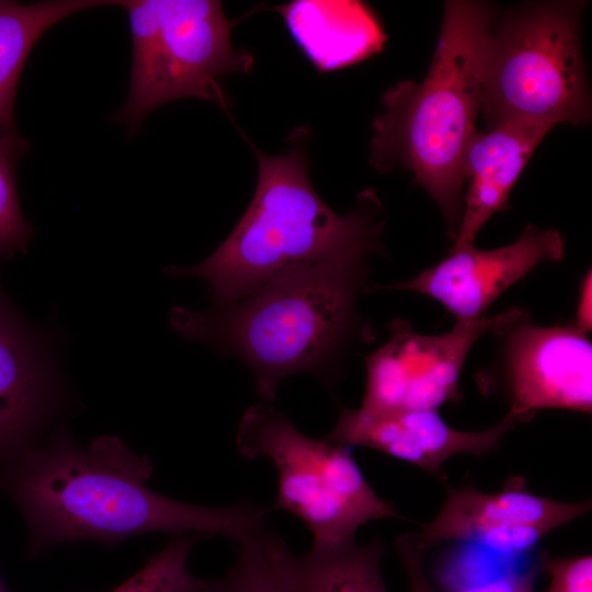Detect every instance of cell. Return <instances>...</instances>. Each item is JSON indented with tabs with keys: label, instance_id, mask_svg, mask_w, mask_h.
<instances>
[{
	"label": "cell",
	"instance_id": "obj_1",
	"mask_svg": "<svg viewBox=\"0 0 592 592\" xmlns=\"http://www.w3.org/2000/svg\"><path fill=\"white\" fill-rule=\"evenodd\" d=\"M147 456L116 436L79 445L64 429L43 447H30L0 468V489L22 511L31 555L61 543L114 545L153 532L223 536L239 543L265 530L267 509L251 501L204 506L148 487Z\"/></svg>",
	"mask_w": 592,
	"mask_h": 592
},
{
	"label": "cell",
	"instance_id": "obj_2",
	"mask_svg": "<svg viewBox=\"0 0 592 592\" xmlns=\"http://www.w3.org/2000/svg\"><path fill=\"white\" fill-rule=\"evenodd\" d=\"M380 250V243H365L295 265L205 311L174 307L170 323L186 339L243 360L259 396L273 402L294 374L325 382L337 375L342 352L365 331L357 301L369 292L367 258Z\"/></svg>",
	"mask_w": 592,
	"mask_h": 592
},
{
	"label": "cell",
	"instance_id": "obj_3",
	"mask_svg": "<svg viewBox=\"0 0 592 592\" xmlns=\"http://www.w3.org/2000/svg\"><path fill=\"white\" fill-rule=\"evenodd\" d=\"M494 15L483 2L447 1L426 76L388 89L385 110L373 122L371 163L382 173L411 172L435 201L453 240L463 216V162L477 132L481 59Z\"/></svg>",
	"mask_w": 592,
	"mask_h": 592
},
{
	"label": "cell",
	"instance_id": "obj_4",
	"mask_svg": "<svg viewBox=\"0 0 592 592\" xmlns=\"http://www.w3.org/2000/svg\"><path fill=\"white\" fill-rule=\"evenodd\" d=\"M308 128L289 137L291 149L267 155L254 146L259 166L252 201L226 240L204 261L167 267L174 276L209 283L214 305L234 301L284 270L351 247L380 242L383 207L366 190L350 213L335 214L310 183Z\"/></svg>",
	"mask_w": 592,
	"mask_h": 592
},
{
	"label": "cell",
	"instance_id": "obj_5",
	"mask_svg": "<svg viewBox=\"0 0 592 592\" xmlns=\"http://www.w3.org/2000/svg\"><path fill=\"white\" fill-rule=\"evenodd\" d=\"M582 1L524 3L494 15L483 46L480 111L487 129L510 121L584 125L591 100Z\"/></svg>",
	"mask_w": 592,
	"mask_h": 592
},
{
	"label": "cell",
	"instance_id": "obj_6",
	"mask_svg": "<svg viewBox=\"0 0 592 592\" xmlns=\"http://www.w3.org/2000/svg\"><path fill=\"white\" fill-rule=\"evenodd\" d=\"M236 444L244 458L273 463L277 487L272 508L300 519L315 544L352 540L367 522L398 517L371 487L351 447L301 433L272 402L243 412Z\"/></svg>",
	"mask_w": 592,
	"mask_h": 592
},
{
	"label": "cell",
	"instance_id": "obj_7",
	"mask_svg": "<svg viewBox=\"0 0 592 592\" xmlns=\"http://www.w3.org/2000/svg\"><path fill=\"white\" fill-rule=\"evenodd\" d=\"M500 340L499 365L516 421L543 409L592 410V344L568 325L539 326L521 307L498 314L490 329Z\"/></svg>",
	"mask_w": 592,
	"mask_h": 592
},
{
	"label": "cell",
	"instance_id": "obj_8",
	"mask_svg": "<svg viewBox=\"0 0 592 592\" xmlns=\"http://www.w3.org/2000/svg\"><path fill=\"white\" fill-rule=\"evenodd\" d=\"M497 315L456 320L441 334L417 332L406 320L389 325V339L365 357L366 383L361 408L376 413L437 410L456 399L465 361Z\"/></svg>",
	"mask_w": 592,
	"mask_h": 592
},
{
	"label": "cell",
	"instance_id": "obj_9",
	"mask_svg": "<svg viewBox=\"0 0 592 592\" xmlns=\"http://www.w3.org/2000/svg\"><path fill=\"white\" fill-rule=\"evenodd\" d=\"M159 55L153 94L155 109L182 98L214 102L223 110L228 99L219 79L249 72L253 56L232 46L234 21L220 1L158 0Z\"/></svg>",
	"mask_w": 592,
	"mask_h": 592
},
{
	"label": "cell",
	"instance_id": "obj_10",
	"mask_svg": "<svg viewBox=\"0 0 592 592\" xmlns=\"http://www.w3.org/2000/svg\"><path fill=\"white\" fill-rule=\"evenodd\" d=\"M565 244L558 230L527 225L510 244L485 250L473 243L449 250L437 264L383 288L417 292L439 301L456 320L476 319L538 264L561 261Z\"/></svg>",
	"mask_w": 592,
	"mask_h": 592
},
{
	"label": "cell",
	"instance_id": "obj_11",
	"mask_svg": "<svg viewBox=\"0 0 592 592\" xmlns=\"http://www.w3.org/2000/svg\"><path fill=\"white\" fill-rule=\"evenodd\" d=\"M514 423L506 413L487 430L468 432L449 426L437 410L376 413L341 407L325 439L349 447L374 448L435 474L454 455L492 452Z\"/></svg>",
	"mask_w": 592,
	"mask_h": 592
},
{
	"label": "cell",
	"instance_id": "obj_12",
	"mask_svg": "<svg viewBox=\"0 0 592 592\" xmlns=\"http://www.w3.org/2000/svg\"><path fill=\"white\" fill-rule=\"evenodd\" d=\"M54 394L41 342L0 291V468L32 447Z\"/></svg>",
	"mask_w": 592,
	"mask_h": 592
},
{
	"label": "cell",
	"instance_id": "obj_13",
	"mask_svg": "<svg viewBox=\"0 0 592 592\" xmlns=\"http://www.w3.org/2000/svg\"><path fill=\"white\" fill-rule=\"evenodd\" d=\"M445 501L423 524L418 540L423 549L444 540H470L491 530L546 523L562 526L591 511V501L561 502L532 493L526 480L513 477L497 492L445 485Z\"/></svg>",
	"mask_w": 592,
	"mask_h": 592
},
{
	"label": "cell",
	"instance_id": "obj_14",
	"mask_svg": "<svg viewBox=\"0 0 592 592\" xmlns=\"http://www.w3.org/2000/svg\"><path fill=\"white\" fill-rule=\"evenodd\" d=\"M553 125L510 121L476 132L463 162V216L449 250L473 244L496 213L508 209L509 195L536 147Z\"/></svg>",
	"mask_w": 592,
	"mask_h": 592
},
{
	"label": "cell",
	"instance_id": "obj_15",
	"mask_svg": "<svg viewBox=\"0 0 592 592\" xmlns=\"http://www.w3.org/2000/svg\"><path fill=\"white\" fill-rule=\"evenodd\" d=\"M297 46L320 71L360 62L378 52L386 34L374 11L355 0H295L275 5Z\"/></svg>",
	"mask_w": 592,
	"mask_h": 592
},
{
	"label": "cell",
	"instance_id": "obj_16",
	"mask_svg": "<svg viewBox=\"0 0 592 592\" xmlns=\"http://www.w3.org/2000/svg\"><path fill=\"white\" fill-rule=\"evenodd\" d=\"M385 545L380 538L367 544L356 539L315 544L295 556L288 547L282 560L286 592H388L382 574Z\"/></svg>",
	"mask_w": 592,
	"mask_h": 592
},
{
	"label": "cell",
	"instance_id": "obj_17",
	"mask_svg": "<svg viewBox=\"0 0 592 592\" xmlns=\"http://www.w3.org/2000/svg\"><path fill=\"white\" fill-rule=\"evenodd\" d=\"M107 0H55L20 3L0 0V134L14 130V99L24 64L41 36L60 20Z\"/></svg>",
	"mask_w": 592,
	"mask_h": 592
},
{
	"label": "cell",
	"instance_id": "obj_18",
	"mask_svg": "<svg viewBox=\"0 0 592 592\" xmlns=\"http://www.w3.org/2000/svg\"><path fill=\"white\" fill-rule=\"evenodd\" d=\"M115 4L126 10L133 37L129 95L115 118L136 128L155 110L160 32L158 0H118Z\"/></svg>",
	"mask_w": 592,
	"mask_h": 592
},
{
	"label": "cell",
	"instance_id": "obj_19",
	"mask_svg": "<svg viewBox=\"0 0 592 592\" xmlns=\"http://www.w3.org/2000/svg\"><path fill=\"white\" fill-rule=\"evenodd\" d=\"M194 534L172 535L167 546L111 592H220L219 580L192 574L187 568Z\"/></svg>",
	"mask_w": 592,
	"mask_h": 592
},
{
	"label": "cell",
	"instance_id": "obj_20",
	"mask_svg": "<svg viewBox=\"0 0 592 592\" xmlns=\"http://www.w3.org/2000/svg\"><path fill=\"white\" fill-rule=\"evenodd\" d=\"M286 548L278 534L266 530L237 543L235 563L219 579L220 592H286L282 573Z\"/></svg>",
	"mask_w": 592,
	"mask_h": 592
},
{
	"label": "cell",
	"instance_id": "obj_21",
	"mask_svg": "<svg viewBox=\"0 0 592 592\" xmlns=\"http://www.w3.org/2000/svg\"><path fill=\"white\" fill-rule=\"evenodd\" d=\"M26 146L16 133L0 134V255L24 250L32 235L21 212L14 179L16 159Z\"/></svg>",
	"mask_w": 592,
	"mask_h": 592
},
{
	"label": "cell",
	"instance_id": "obj_22",
	"mask_svg": "<svg viewBox=\"0 0 592 592\" xmlns=\"http://www.w3.org/2000/svg\"><path fill=\"white\" fill-rule=\"evenodd\" d=\"M395 548L408 578L409 592H443L436 590L428 579L423 559L425 549L421 547L417 533L400 535L395 542ZM538 572L535 565L522 573L508 572L485 584L446 592H536Z\"/></svg>",
	"mask_w": 592,
	"mask_h": 592
},
{
	"label": "cell",
	"instance_id": "obj_23",
	"mask_svg": "<svg viewBox=\"0 0 592 592\" xmlns=\"http://www.w3.org/2000/svg\"><path fill=\"white\" fill-rule=\"evenodd\" d=\"M537 567L549 574L546 592H592V556L554 557L546 550Z\"/></svg>",
	"mask_w": 592,
	"mask_h": 592
},
{
	"label": "cell",
	"instance_id": "obj_24",
	"mask_svg": "<svg viewBox=\"0 0 592 592\" xmlns=\"http://www.w3.org/2000/svg\"><path fill=\"white\" fill-rule=\"evenodd\" d=\"M557 527L546 523L521 524L491 530L474 542L502 554H519L533 548Z\"/></svg>",
	"mask_w": 592,
	"mask_h": 592
},
{
	"label": "cell",
	"instance_id": "obj_25",
	"mask_svg": "<svg viewBox=\"0 0 592 592\" xmlns=\"http://www.w3.org/2000/svg\"><path fill=\"white\" fill-rule=\"evenodd\" d=\"M591 270L584 275L579 286L576 317L572 323L584 332H590L592 327L591 314Z\"/></svg>",
	"mask_w": 592,
	"mask_h": 592
},
{
	"label": "cell",
	"instance_id": "obj_26",
	"mask_svg": "<svg viewBox=\"0 0 592 592\" xmlns=\"http://www.w3.org/2000/svg\"><path fill=\"white\" fill-rule=\"evenodd\" d=\"M0 592H10L0 578Z\"/></svg>",
	"mask_w": 592,
	"mask_h": 592
}]
</instances>
